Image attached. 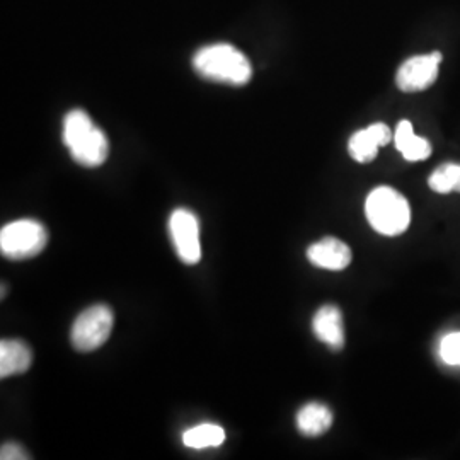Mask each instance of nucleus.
Listing matches in <instances>:
<instances>
[{
  "label": "nucleus",
  "instance_id": "obj_15",
  "mask_svg": "<svg viewBox=\"0 0 460 460\" xmlns=\"http://www.w3.org/2000/svg\"><path fill=\"white\" fill-rule=\"evenodd\" d=\"M428 186L440 195L460 193V164H444L429 176Z\"/></svg>",
  "mask_w": 460,
  "mask_h": 460
},
{
  "label": "nucleus",
  "instance_id": "obj_8",
  "mask_svg": "<svg viewBox=\"0 0 460 460\" xmlns=\"http://www.w3.org/2000/svg\"><path fill=\"white\" fill-rule=\"evenodd\" d=\"M391 138H393V133L387 125L374 123L368 128L355 133L349 138L348 142L349 155L360 164H368L377 157L378 148L387 146Z\"/></svg>",
  "mask_w": 460,
  "mask_h": 460
},
{
  "label": "nucleus",
  "instance_id": "obj_5",
  "mask_svg": "<svg viewBox=\"0 0 460 460\" xmlns=\"http://www.w3.org/2000/svg\"><path fill=\"white\" fill-rule=\"evenodd\" d=\"M113 323V311L104 304L85 309L72 326V345L79 351L98 349L108 341Z\"/></svg>",
  "mask_w": 460,
  "mask_h": 460
},
{
  "label": "nucleus",
  "instance_id": "obj_9",
  "mask_svg": "<svg viewBox=\"0 0 460 460\" xmlns=\"http://www.w3.org/2000/svg\"><path fill=\"white\" fill-rule=\"evenodd\" d=\"M309 261L331 271H341L351 263V249L336 237H324L307 249Z\"/></svg>",
  "mask_w": 460,
  "mask_h": 460
},
{
  "label": "nucleus",
  "instance_id": "obj_13",
  "mask_svg": "<svg viewBox=\"0 0 460 460\" xmlns=\"http://www.w3.org/2000/svg\"><path fill=\"white\" fill-rule=\"evenodd\" d=\"M296 428L305 437H321L332 425V412L321 402H309L296 412Z\"/></svg>",
  "mask_w": 460,
  "mask_h": 460
},
{
  "label": "nucleus",
  "instance_id": "obj_7",
  "mask_svg": "<svg viewBox=\"0 0 460 460\" xmlns=\"http://www.w3.org/2000/svg\"><path fill=\"white\" fill-rule=\"evenodd\" d=\"M442 64V53H428L421 57H412L399 66L395 84L404 93H420L431 87L438 79V70Z\"/></svg>",
  "mask_w": 460,
  "mask_h": 460
},
{
  "label": "nucleus",
  "instance_id": "obj_1",
  "mask_svg": "<svg viewBox=\"0 0 460 460\" xmlns=\"http://www.w3.org/2000/svg\"><path fill=\"white\" fill-rule=\"evenodd\" d=\"M64 142L75 163L84 167L104 164L110 154V144L102 130L93 123L83 110H74L64 121Z\"/></svg>",
  "mask_w": 460,
  "mask_h": 460
},
{
  "label": "nucleus",
  "instance_id": "obj_12",
  "mask_svg": "<svg viewBox=\"0 0 460 460\" xmlns=\"http://www.w3.org/2000/svg\"><path fill=\"white\" fill-rule=\"evenodd\" d=\"M394 142L401 155L410 163L425 161L431 154V144L428 142L427 138L414 135L411 121H408V119L399 121V125L395 128Z\"/></svg>",
  "mask_w": 460,
  "mask_h": 460
},
{
  "label": "nucleus",
  "instance_id": "obj_10",
  "mask_svg": "<svg viewBox=\"0 0 460 460\" xmlns=\"http://www.w3.org/2000/svg\"><path fill=\"white\" fill-rule=\"evenodd\" d=\"M314 334L319 341L338 351L345 346L343 314L336 305H323L313 319Z\"/></svg>",
  "mask_w": 460,
  "mask_h": 460
},
{
  "label": "nucleus",
  "instance_id": "obj_4",
  "mask_svg": "<svg viewBox=\"0 0 460 460\" xmlns=\"http://www.w3.org/2000/svg\"><path fill=\"white\" fill-rule=\"evenodd\" d=\"M49 243V232L38 220H16L0 230V252L13 261L38 256Z\"/></svg>",
  "mask_w": 460,
  "mask_h": 460
},
{
  "label": "nucleus",
  "instance_id": "obj_16",
  "mask_svg": "<svg viewBox=\"0 0 460 460\" xmlns=\"http://www.w3.org/2000/svg\"><path fill=\"white\" fill-rule=\"evenodd\" d=\"M440 358L450 367H460V331L447 334L438 348Z\"/></svg>",
  "mask_w": 460,
  "mask_h": 460
},
{
  "label": "nucleus",
  "instance_id": "obj_11",
  "mask_svg": "<svg viewBox=\"0 0 460 460\" xmlns=\"http://www.w3.org/2000/svg\"><path fill=\"white\" fill-rule=\"evenodd\" d=\"M33 362L31 348L21 340H2L0 343V377L24 374Z\"/></svg>",
  "mask_w": 460,
  "mask_h": 460
},
{
  "label": "nucleus",
  "instance_id": "obj_3",
  "mask_svg": "<svg viewBox=\"0 0 460 460\" xmlns=\"http://www.w3.org/2000/svg\"><path fill=\"white\" fill-rule=\"evenodd\" d=\"M365 215L368 224L382 235H399L406 232L411 222V208L408 199L394 188H376L365 201Z\"/></svg>",
  "mask_w": 460,
  "mask_h": 460
},
{
  "label": "nucleus",
  "instance_id": "obj_2",
  "mask_svg": "<svg viewBox=\"0 0 460 460\" xmlns=\"http://www.w3.org/2000/svg\"><path fill=\"white\" fill-rule=\"evenodd\" d=\"M193 66L201 77L215 83L244 85L252 77V66L244 53L230 45H210L199 49Z\"/></svg>",
  "mask_w": 460,
  "mask_h": 460
},
{
  "label": "nucleus",
  "instance_id": "obj_6",
  "mask_svg": "<svg viewBox=\"0 0 460 460\" xmlns=\"http://www.w3.org/2000/svg\"><path fill=\"white\" fill-rule=\"evenodd\" d=\"M169 232L182 263L197 264L201 260L199 220L186 208L174 210L169 218Z\"/></svg>",
  "mask_w": 460,
  "mask_h": 460
},
{
  "label": "nucleus",
  "instance_id": "obj_14",
  "mask_svg": "<svg viewBox=\"0 0 460 460\" xmlns=\"http://www.w3.org/2000/svg\"><path fill=\"white\" fill-rule=\"evenodd\" d=\"M226 442L224 428L215 423H201L198 427L190 428L182 433V444L188 448H208V447H220Z\"/></svg>",
  "mask_w": 460,
  "mask_h": 460
},
{
  "label": "nucleus",
  "instance_id": "obj_17",
  "mask_svg": "<svg viewBox=\"0 0 460 460\" xmlns=\"http://www.w3.org/2000/svg\"><path fill=\"white\" fill-rule=\"evenodd\" d=\"M0 459L2 460H24L28 459L24 448L17 444H4L0 448Z\"/></svg>",
  "mask_w": 460,
  "mask_h": 460
}]
</instances>
